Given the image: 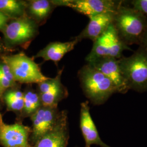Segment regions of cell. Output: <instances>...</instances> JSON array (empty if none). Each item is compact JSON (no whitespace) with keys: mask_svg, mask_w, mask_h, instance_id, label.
Here are the masks:
<instances>
[{"mask_svg":"<svg viewBox=\"0 0 147 147\" xmlns=\"http://www.w3.org/2000/svg\"><path fill=\"white\" fill-rule=\"evenodd\" d=\"M31 128L19 121L8 124L0 119V143L3 147H33L30 142Z\"/></svg>","mask_w":147,"mask_h":147,"instance_id":"cell-8","label":"cell"},{"mask_svg":"<svg viewBox=\"0 0 147 147\" xmlns=\"http://www.w3.org/2000/svg\"><path fill=\"white\" fill-rule=\"evenodd\" d=\"M132 7L147 16V0H134L131 1Z\"/></svg>","mask_w":147,"mask_h":147,"instance_id":"cell-21","label":"cell"},{"mask_svg":"<svg viewBox=\"0 0 147 147\" xmlns=\"http://www.w3.org/2000/svg\"><path fill=\"white\" fill-rule=\"evenodd\" d=\"M55 6L69 7L89 18L104 13H115L122 1L113 0H55Z\"/></svg>","mask_w":147,"mask_h":147,"instance_id":"cell-7","label":"cell"},{"mask_svg":"<svg viewBox=\"0 0 147 147\" xmlns=\"http://www.w3.org/2000/svg\"><path fill=\"white\" fill-rule=\"evenodd\" d=\"M81 86L86 96L94 105H101L118 92L115 86L99 70L87 64L79 71Z\"/></svg>","mask_w":147,"mask_h":147,"instance_id":"cell-2","label":"cell"},{"mask_svg":"<svg viewBox=\"0 0 147 147\" xmlns=\"http://www.w3.org/2000/svg\"><path fill=\"white\" fill-rule=\"evenodd\" d=\"M7 110L19 113L20 115L24 107V92L14 87L7 90L2 96Z\"/></svg>","mask_w":147,"mask_h":147,"instance_id":"cell-19","label":"cell"},{"mask_svg":"<svg viewBox=\"0 0 147 147\" xmlns=\"http://www.w3.org/2000/svg\"><path fill=\"white\" fill-rule=\"evenodd\" d=\"M1 59L9 67L16 82L38 84L50 78L45 76L37 63L24 53L2 56Z\"/></svg>","mask_w":147,"mask_h":147,"instance_id":"cell-4","label":"cell"},{"mask_svg":"<svg viewBox=\"0 0 147 147\" xmlns=\"http://www.w3.org/2000/svg\"><path fill=\"white\" fill-rule=\"evenodd\" d=\"M68 94L67 89L60 81L53 89L39 96L43 106L58 107V103L63 99L66 98Z\"/></svg>","mask_w":147,"mask_h":147,"instance_id":"cell-18","label":"cell"},{"mask_svg":"<svg viewBox=\"0 0 147 147\" xmlns=\"http://www.w3.org/2000/svg\"><path fill=\"white\" fill-rule=\"evenodd\" d=\"M116 33V29L112 23L107 30L94 42L90 53L86 58L88 63L98 58L109 56L112 42Z\"/></svg>","mask_w":147,"mask_h":147,"instance_id":"cell-14","label":"cell"},{"mask_svg":"<svg viewBox=\"0 0 147 147\" xmlns=\"http://www.w3.org/2000/svg\"><path fill=\"white\" fill-rule=\"evenodd\" d=\"M88 64L105 75L115 86L118 93L124 94L129 90L121 73L118 59L105 57L96 59Z\"/></svg>","mask_w":147,"mask_h":147,"instance_id":"cell-9","label":"cell"},{"mask_svg":"<svg viewBox=\"0 0 147 147\" xmlns=\"http://www.w3.org/2000/svg\"><path fill=\"white\" fill-rule=\"evenodd\" d=\"M79 40L75 38L71 41L67 42H52L49 43L37 53L35 58H42L45 61H51L57 63L69 52L72 51Z\"/></svg>","mask_w":147,"mask_h":147,"instance_id":"cell-13","label":"cell"},{"mask_svg":"<svg viewBox=\"0 0 147 147\" xmlns=\"http://www.w3.org/2000/svg\"><path fill=\"white\" fill-rule=\"evenodd\" d=\"M140 46L147 51V29L143 36Z\"/></svg>","mask_w":147,"mask_h":147,"instance_id":"cell-23","label":"cell"},{"mask_svg":"<svg viewBox=\"0 0 147 147\" xmlns=\"http://www.w3.org/2000/svg\"><path fill=\"white\" fill-rule=\"evenodd\" d=\"M80 126L85 142L84 147H91L92 145H97L100 147H111L101 140L90 115L88 101L81 104Z\"/></svg>","mask_w":147,"mask_h":147,"instance_id":"cell-10","label":"cell"},{"mask_svg":"<svg viewBox=\"0 0 147 147\" xmlns=\"http://www.w3.org/2000/svg\"><path fill=\"white\" fill-rule=\"evenodd\" d=\"M9 19V17L0 11V31H3Z\"/></svg>","mask_w":147,"mask_h":147,"instance_id":"cell-22","label":"cell"},{"mask_svg":"<svg viewBox=\"0 0 147 147\" xmlns=\"http://www.w3.org/2000/svg\"><path fill=\"white\" fill-rule=\"evenodd\" d=\"M1 116H2V115L1 114V113H0V119H1Z\"/></svg>","mask_w":147,"mask_h":147,"instance_id":"cell-25","label":"cell"},{"mask_svg":"<svg viewBox=\"0 0 147 147\" xmlns=\"http://www.w3.org/2000/svg\"><path fill=\"white\" fill-rule=\"evenodd\" d=\"M115 13H104L90 17L87 26L76 38L80 42L83 39H89L94 42L112 24Z\"/></svg>","mask_w":147,"mask_h":147,"instance_id":"cell-12","label":"cell"},{"mask_svg":"<svg viewBox=\"0 0 147 147\" xmlns=\"http://www.w3.org/2000/svg\"><path fill=\"white\" fill-rule=\"evenodd\" d=\"M38 30L37 22L26 14L13 19L8 23L3 32L7 46L25 47L37 36Z\"/></svg>","mask_w":147,"mask_h":147,"instance_id":"cell-5","label":"cell"},{"mask_svg":"<svg viewBox=\"0 0 147 147\" xmlns=\"http://www.w3.org/2000/svg\"><path fill=\"white\" fill-rule=\"evenodd\" d=\"M55 6L51 1L32 0L27 1V11L34 21L42 22L47 19Z\"/></svg>","mask_w":147,"mask_h":147,"instance_id":"cell-15","label":"cell"},{"mask_svg":"<svg viewBox=\"0 0 147 147\" xmlns=\"http://www.w3.org/2000/svg\"><path fill=\"white\" fill-rule=\"evenodd\" d=\"M69 138L67 112L64 111L57 126L39 140L33 147H67Z\"/></svg>","mask_w":147,"mask_h":147,"instance_id":"cell-11","label":"cell"},{"mask_svg":"<svg viewBox=\"0 0 147 147\" xmlns=\"http://www.w3.org/2000/svg\"><path fill=\"white\" fill-rule=\"evenodd\" d=\"M121 73L129 89L147 91V51L143 47L131 56L118 59Z\"/></svg>","mask_w":147,"mask_h":147,"instance_id":"cell-3","label":"cell"},{"mask_svg":"<svg viewBox=\"0 0 147 147\" xmlns=\"http://www.w3.org/2000/svg\"><path fill=\"white\" fill-rule=\"evenodd\" d=\"M5 45L0 40V54L5 51Z\"/></svg>","mask_w":147,"mask_h":147,"instance_id":"cell-24","label":"cell"},{"mask_svg":"<svg viewBox=\"0 0 147 147\" xmlns=\"http://www.w3.org/2000/svg\"><path fill=\"white\" fill-rule=\"evenodd\" d=\"M122 4L115 14L113 25L119 38L127 45H140L147 29V16L133 7Z\"/></svg>","mask_w":147,"mask_h":147,"instance_id":"cell-1","label":"cell"},{"mask_svg":"<svg viewBox=\"0 0 147 147\" xmlns=\"http://www.w3.org/2000/svg\"><path fill=\"white\" fill-rule=\"evenodd\" d=\"M27 1L0 0V11L11 19H16L27 14Z\"/></svg>","mask_w":147,"mask_h":147,"instance_id":"cell-16","label":"cell"},{"mask_svg":"<svg viewBox=\"0 0 147 147\" xmlns=\"http://www.w3.org/2000/svg\"><path fill=\"white\" fill-rule=\"evenodd\" d=\"M63 111H59L58 107L42 106L30 117L32 121L30 142L32 146L57 126Z\"/></svg>","mask_w":147,"mask_h":147,"instance_id":"cell-6","label":"cell"},{"mask_svg":"<svg viewBox=\"0 0 147 147\" xmlns=\"http://www.w3.org/2000/svg\"><path fill=\"white\" fill-rule=\"evenodd\" d=\"M42 106L37 90L28 88L24 92V107L20 116L23 118H30Z\"/></svg>","mask_w":147,"mask_h":147,"instance_id":"cell-17","label":"cell"},{"mask_svg":"<svg viewBox=\"0 0 147 147\" xmlns=\"http://www.w3.org/2000/svg\"><path fill=\"white\" fill-rule=\"evenodd\" d=\"M16 82L9 67L2 60L0 62V99L5 92L14 87Z\"/></svg>","mask_w":147,"mask_h":147,"instance_id":"cell-20","label":"cell"}]
</instances>
